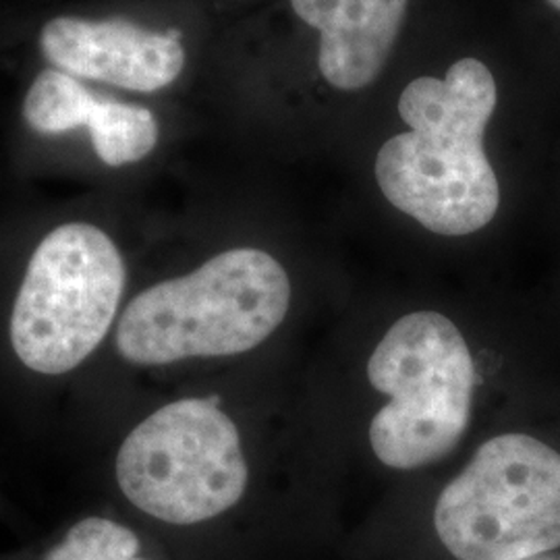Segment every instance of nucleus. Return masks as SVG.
<instances>
[{"instance_id":"nucleus-12","label":"nucleus","mask_w":560,"mask_h":560,"mask_svg":"<svg viewBox=\"0 0 560 560\" xmlns=\"http://www.w3.org/2000/svg\"><path fill=\"white\" fill-rule=\"evenodd\" d=\"M548 4H552L557 11H560V0H546Z\"/></svg>"},{"instance_id":"nucleus-1","label":"nucleus","mask_w":560,"mask_h":560,"mask_svg":"<svg viewBox=\"0 0 560 560\" xmlns=\"http://www.w3.org/2000/svg\"><path fill=\"white\" fill-rule=\"evenodd\" d=\"M497 98L494 75L478 59L457 60L442 80L411 81L399 98L411 131L386 141L376 159L384 198L436 235H471L490 224L501 189L483 133Z\"/></svg>"},{"instance_id":"nucleus-3","label":"nucleus","mask_w":560,"mask_h":560,"mask_svg":"<svg viewBox=\"0 0 560 560\" xmlns=\"http://www.w3.org/2000/svg\"><path fill=\"white\" fill-rule=\"evenodd\" d=\"M127 264L119 245L90 222H65L36 245L7 318V340L40 378L80 370L125 307Z\"/></svg>"},{"instance_id":"nucleus-7","label":"nucleus","mask_w":560,"mask_h":560,"mask_svg":"<svg viewBox=\"0 0 560 560\" xmlns=\"http://www.w3.org/2000/svg\"><path fill=\"white\" fill-rule=\"evenodd\" d=\"M40 48L48 62L73 78L131 92H159L185 67L179 30L159 34L127 20L55 18L42 27Z\"/></svg>"},{"instance_id":"nucleus-2","label":"nucleus","mask_w":560,"mask_h":560,"mask_svg":"<svg viewBox=\"0 0 560 560\" xmlns=\"http://www.w3.org/2000/svg\"><path fill=\"white\" fill-rule=\"evenodd\" d=\"M289 303L291 280L277 258L256 247L226 249L133 295L113 340L120 360L140 368L231 358L260 347Z\"/></svg>"},{"instance_id":"nucleus-8","label":"nucleus","mask_w":560,"mask_h":560,"mask_svg":"<svg viewBox=\"0 0 560 560\" xmlns=\"http://www.w3.org/2000/svg\"><path fill=\"white\" fill-rule=\"evenodd\" d=\"M409 0H293L301 21L320 32L324 80L355 92L381 75Z\"/></svg>"},{"instance_id":"nucleus-4","label":"nucleus","mask_w":560,"mask_h":560,"mask_svg":"<svg viewBox=\"0 0 560 560\" xmlns=\"http://www.w3.org/2000/svg\"><path fill=\"white\" fill-rule=\"evenodd\" d=\"M368 378L390 397L370 423L372 451L386 467L418 469L459 444L469 425L476 365L451 318L439 312L399 318L372 353Z\"/></svg>"},{"instance_id":"nucleus-11","label":"nucleus","mask_w":560,"mask_h":560,"mask_svg":"<svg viewBox=\"0 0 560 560\" xmlns=\"http://www.w3.org/2000/svg\"><path fill=\"white\" fill-rule=\"evenodd\" d=\"M42 560H150L141 555V541L120 521L92 515L73 523Z\"/></svg>"},{"instance_id":"nucleus-6","label":"nucleus","mask_w":560,"mask_h":560,"mask_svg":"<svg viewBox=\"0 0 560 560\" xmlns=\"http://www.w3.org/2000/svg\"><path fill=\"white\" fill-rule=\"evenodd\" d=\"M457 560H527L560 546V455L527 434L481 444L434 509Z\"/></svg>"},{"instance_id":"nucleus-5","label":"nucleus","mask_w":560,"mask_h":560,"mask_svg":"<svg viewBox=\"0 0 560 560\" xmlns=\"http://www.w3.org/2000/svg\"><path fill=\"white\" fill-rule=\"evenodd\" d=\"M115 480L127 502L168 525L221 517L243 499L249 467L235 421L217 397L173 400L122 439Z\"/></svg>"},{"instance_id":"nucleus-10","label":"nucleus","mask_w":560,"mask_h":560,"mask_svg":"<svg viewBox=\"0 0 560 560\" xmlns=\"http://www.w3.org/2000/svg\"><path fill=\"white\" fill-rule=\"evenodd\" d=\"M96 96L73 75L60 69H46L32 81L23 117L42 136H60L85 127Z\"/></svg>"},{"instance_id":"nucleus-9","label":"nucleus","mask_w":560,"mask_h":560,"mask_svg":"<svg viewBox=\"0 0 560 560\" xmlns=\"http://www.w3.org/2000/svg\"><path fill=\"white\" fill-rule=\"evenodd\" d=\"M85 127L96 156L115 168L150 156L161 136L159 120L150 108L101 98H96Z\"/></svg>"}]
</instances>
